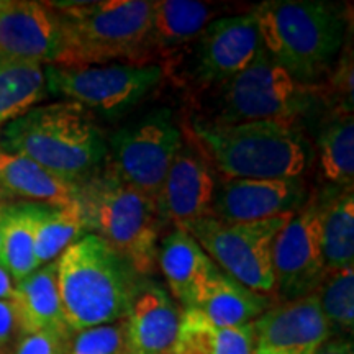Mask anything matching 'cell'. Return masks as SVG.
<instances>
[{
	"label": "cell",
	"instance_id": "6da1fadb",
	"mask_svg": "<svg viewBox=\"0 0 354 354\" xmlns=\"http://www.w3.org/2000/svg\"><path fill=\"white\" fill-rule=\"evenodd\" d=\"M135 269L97 234L87 233L56 259L57 289L71 331L120 322L138 284Z\"/></svg>",
	"mask_w": 354,
	"mask_h": 354
},
{
	"label": "cell",
	"instance_id": "7a4b0ae2",
	"mask_svg": "<svg viewBox=\"0 0 354 354\" xmlns=\"http://www.w3.org/2000/svg\"><path fill=\"white\" fill-rule=\"evenodd\" d=\"M0 148L32 159L66 183L81 185L107 154L86 109L74 102L38 105L0 130Z\"/></svg>",
	"mask_w": 354,
	"mask_h": 354
},
{
	"label": "cell",
	"instance_id": "3957f363",
	"mask_svg": "<svg viewBox=\"0 0 354 354\" xmlns=\"http://www.w3.org/2000/svg\"><path fill=\"white\" fill-rule=\"evenodd\" d=\"M194 136L227 179H300L310 145L295 123L196 122Z\"/></svg>",
	"mask_w": 354,
	"mask_h": 354
},
{
	"label": "cell",
	"instance_id": "277c9868",
	"mask_svg": "<svg viewBox=\"0 0 354 354\" xmlns=\"http://www.w3.org/2000/svg\"><path fill=\"white\" fill-rule=\"evenodd\" d=\"M261 44L300 84L322 77L343 44L344 19L322 0H269L251 12Z\"/></svg>",
	"mask_w": 354,
	"mask_h": 354
},
{
	"label": "cell",
	"instance_id": "5b68a950",
	"mask_svg": "<svg viewBox=\"0 0 354 354\" xmlns=\"http://www.w3.org/2000/svg\"><path fill=\"white\" fill-rule=\"evenodd\" d=\"M79 203L87 233L109 243L136 274L153 271L165 221L156 201L125 183L109 165L79 185Z\"/></svg>",
	"mask_w": 354,
	"mask_h": 354
},
{
	"label": "cell",
	"instance_id": "8992f818",
	"mask_svg": "<svg viewBox=\"0 0 354 354\" xmlns=\"http://www.w3.org/2000/svg\"><path fill=\"white\" fill-rule=\"evenodd\" d=\"M149 0L53 2L64 21L66 43L56 66L91 68L113 59H143L151 21Z\"/></svg>",
	"mask_w": 354,
	"mask_h": 354
},
{
	"label": "cell",
	"instance_id": "52a82bcc",
	"mask_svg": "<svg viewBox=\"0 0 354 354\" xmlns=\"http://www.w3.org/2000/svg\"><path fill=\"white\" fill-rule=\"evenodd\" d=\"M292 215L246 223H227L207 216L176 228L189 233L225 274L248 289L269 295L276 289L272 245Z\"/></svg>",
	"mask_w": 354,
	"mask_h": 354
},
{
	"label": "cell",
	"instance_id": "ba28073f",
	"mask_svg": "<svg viewBox=\"0 0 354 354\" xmlns=\"http://www.w3.org/2000/svg\"><path fill=\"white\" fill-rule=\"evenodd\" d=\"M312 105L305 84L290 76L261 46L253 63L223 84L220 123H297Z\"/></svg>",
	"mask_w": 354,
	"mask_h": 354
},
{
	"label": "cell",
	"instance_id": "9c48e42d",
	"mask_svg": "<svg viewBox=\"0 0 354 354\" xmlns=\"http://www.w3.org/2000/svg\"><path fill=\"white\" fill-rule=\"evenodd\" d=\"M156 64H112L91 68L44 66L50 94L61 95L84 109L112 113L135 105L161 81Z\"/></svg>",
	"mask_w": 354,
	"mask_h": 354
},
{
	"label": "cell",
	"instance_id": "30bf717a",
	"mask_svg": "<svg viewBox=\"0 0 354 354\" xmlns=\"http://www.w3.org/2000/svg\"><path fill=\"white\" fill-rule=\"evenodd\" d=\"M183 133L166 110L122 128L110 138L109 162L125 183L156 201L167 171L183 148Z\"/></svg>",
	"mask_w": 354,
	"mask_h": 354
},
{
	"label": "cell",
	"instance_id": "8fae6325",
	"mask_svg": "<svg viewBox=\"0 0 354 354\" xmlns=\"http://www.w3.org/2000/svg\"><path fill=\"white\" fill-rule=\"evenodd\" d=\"M320 203H305L295 212L272 245L276 289L286 300L313 294L326 271L322 243Z\"/></svg>",
	"mask_w": 354,
	"mask_h": 354
},
{
	"label": "cell",
	"instance_id": "7c38bea8",
	"mask_svg": "<svg viewBox=\"0 0 354 354\" xmlns=\"http://www.w3.org/2000/svg\"><path fill=\"white\" fill-rule=\"evenodd\" d=\"M64 43L63 17L53 2L10 0L0 17V63L56 66Z\"/></svg>",
	"mask_w": 354,
	"mask_h": 354
},
{
	"label": "cell",
	"instance_id": "4fadbf2b",
	"mask_svg": "<svg viewBox=\"0 0 354 354\" xmlns=\"http://www.w3.org/2000/svg\"><path fill=\"white\" fill-rule=\"evenodd\" d=\"M254 354H315L331 338L315 294L271 305L253 322Z\"/></svg>",
	"mask_w": 354,
	"mask_h": 354
},
{
	"label": "cell",
	"instance_id": "5bb4252c",
	"mask_svg": "<svg viewBox=\"0 0 354 354\" xmlns=\"http://www.w3.org/2000/svg\"><path fill=\"white\" fill-rule=\"evenodd\" d=\"M300 179H225L215 194L212 216L227 223H246L295 214L304 207Z\"/></svg>",
	"mask_w": 354,
	"mask_h": 354
},
{
	"label": "cell",
	"instance_id": "9a60e30c",
	"mask_svg": "<svg viewBox=\"0 0 354 354\" xmlns=\"http://www.w3.org/2000/svg\"><path fill=\"white\" fill-rule=\"evenodd\" d=\"M261 46L253 13L214 20L198 37L197 74L207 82H228L253 63Z\"/></svg>",
	"mask_w": 354,
	"mask_h": 354
},
{
	"label": "cell",
	"instance_id": "2e32d148",
	"mask_svg": "<svg viewBox=\"0 0 354 354\" xmlns=\"http://www.w3.org/2000/svg\"><path fill=\"white\" fill-rule=\"evenodd\" d=\"M218 180L203 158L183 145L172 161L158 197L162 220L176 227L212 216Z\"/></svg>",
	"mask_w": 354,
	"mask_h": 354
},
{
	"label": "cell",
	"instance_id": "e0dca14e",
	"mask_svg": "<svg viewBox=\"0 0 354 354\" xmlns=\"http://www.w3.org/2000/svg\"><path fill=\"white\" fill-rule=\"evenodd\" d=\"M180 315L174 300L161 287L146 286L136 290L123 318V354H171Z\"/></svg>",
	"mask_w": 354,
	"mask_h": 354
},
{
	"label": "cell",
	"instance_id": "ac0fdd59",
	"mask_svg": "<svg viewBox=\"0 0 354 354\" xmlns=\"http://www.w3.org/2000/svg\"><path fill=\"white\" fill-rule=\"evenodd\" d=\"M0 201L71 205L79 201V185L59 179L32 159L0 148Z\"/></svg>",
	"mask_w": 354,
	"mask_h": 354
},
{
	"label": "cell",
	"instance_id": "d6986e66",
	"mask_svg": "<svg viewBox=\"0 0 354 354\" xmlns=\"http://www.w3.org/2000/svg\"><path fill=\"white\" fill-rule=\"evenodd\" d=\"M158 261L172 297L179 300L184 308L194 307L203 286L216 269L201 245L180 228H174L162 240Z\"/></svg>",
	"mask_w": 354,
	"mask_h": 354
},
{
	"label": "cell",
	"instance_id": "ffe728a7",
	"mask_svg": "<svg viewBox=\"0 0 354 354\" xmlns=\"http://www.w3.org/2000/svg\"><path fill=\"white\" fill-rule=\"evenodd\" d=\"M12 302L17 308L24 335L50 330L69 336L71 330L66 325L57 289L56 261L43 264L30 276L17 282Z\"/></svg>",
	"mask_w": 354,
	"mask_h": 354
},
{
	"label": "cell",
	"instance_id": "44dd1931",
	"mask_svg": "<svg viewBox=\"0 0 354 354\" xmlns=\"http://www.w3.org/2000/svg\"><path fill=\"white\" fill-rule=\"evenodd\" d=\"M271 307L268 295L248 289L216 268L194 304L207 320L221 328L251 325Z\"/></svg>",
	"mask_w": 354,
	"mask_h": 354
},
{
	"label": "cell",
	"instance_id": "7402d4cb",
	"mask_svg": "<svg viewBox=\"0 0 354 354\" xmlns=\"http://www.w3.org/2000/svg\"><path fill=\"white\" fill-rule=\"evenodd\" d=\"M216 8L196 0H159L153 3L151 21L146 35L143 57L151 51L177 50L198 38L214 21Z\"/></svg>",
	"mask_w": 354,
	"mask_h": 354
},
{
	"label": "cell",
	"instance_id": "603a6c76",
	"mask_svg": "<svg viewBox=\"0 0 354 354\" xmlns=\"http://www.w3.org/2000/svg\"><path fill=\"white\" fill-rule=\"evenodd\" d=\"M171 354H254L253 323L221 328L198 310L185 308Z\"/></svg>",
	"mask_w": 354,
	"mask_h": 354
},
{
	"label": "cell",
	"instance_id": "cb8c5ba5",
	"mask_svg": "<svg viewBox=\"0 0 354 354\" xmlns=\"http://www.w3.org/2000/svg\"><path fill=\"white\" fill-rule=\"evenodd\" d=\"M38 207V203L7 202L0 234V263L6 266L15 284L41 268L35 251Z\"/></svg>",
	"mask_w": 354,
	"mask_h": 354
},
{
	"label": "cell",
	"instance_id": "d4e9b609",
	"mask_svg": "<svg viewBox=\"0 0 354 354\" xmlns=\"http://www.w3.org/2000/svg\"><path fill=\"white\" fill-rule=\"evenodd\" d=\"M317 165L326 183L353 189L354 183V122L344 112L322 128L317 138Z\"/></svg>",
	"mask_w": 354,
	"mask_h": 354
},
{
	"label": "cell",
	"instance_id": "484cf974",
	"mask_svg": "<svg viewBox=\"0 0 354 354\" xmlns=\"http://www.w3.org/2000/svg\"><path fill=\"white\" fill-rule=\"evenodd\" d=\"M84 234L87 228L79 201L63 207L39 205L35 225V251L39 266L56 261Z\"/></svg>",
	"mask_w": 354,
	"mask_h": 354
},
{
	"label": "cell",
	"instance_id": "4316f807",
	"mask_svg": "<svg viewBox=\"0 0 354 354\" xmlns=\"http://www.w3.org/2000/svg\"><path fill=\"white\" fill-rule=\"evenodd\" d=\"M46 95L43 66L0 63V130L38 107Z\"/></svg>",
	"mask_w": 354,
	"mask_h": 354
},
{
	"label": "cell",
	"instance_id": "83f0119b",
	"mask_svg": "<svg viewBox=\"0 0 354 354\" xmlns=\"http://www.w3.org/2000/svg\"><path fill=\"white\" fill-rule=\"evenodd\" d=\"M322 243L326 269L349 268L354 263V194L344 190L323 205Z\"/></svg>",
	"mask_w": 354,
	"mask_h": 354
},
{
	"label": "cell",
	"instance_id": "f1b7e54d",
	"mask_svg": "<svg viewBox=\"0 0 354 354\" xmlns=\"http://www.w3.org/2000/svg\"><path fill=\"white\" fill-rule=\"evenodd\" d=\"M313 294L333 333L353 335L354 328V266L326 269Z\"/></svg>",
	"mask_w": 354,
	"mask_h": 354
},
{
	"label": "cell",
	"instance_id": "f546056e",
	"mask_svg": "<svg viewBox=\"0 0 354 354\" xmlns=\"http://www.w3.org/2000/svg\"><path fill=\"white\" fill-rule=\"evenodd\" d=\"M125 325L123 320L109 325L92 326L76 335L68 354H123Z\"/></svg>",
	"mask_w": 354,
	"mask_h": 354
},
{
	"label": "cell",
	"instance_id": "4dcf8cb0",
	"mask_svg": "<svg viewBox=\"0 0 354 354\" xmlns=\"http://www.w3.org/2000/svg\"><path fill=\"white\" fill-rule=\"evenodd\" d=\"M68 348V335L46 330L25 335L13 354H61Z\"/></svg>",
	"mask_w": 354,
	"mask_h": 354
},
{
	"label": "cell",
	"instance_id": "1f68e13d",
	"mask_svg": "<svg viewBox=\"0 0 354 354\" xmlns=\"http://www.w3.org/2000/svg\"><path fill=\"white\" fill-rule=\"evenodd\" d=\"M20 323L12 300H0V346H8L19 333Z\"/></svg>",
	"mask_w": 354,
	"mask_h": 354
},
{
	"label": "cell",
	"instance_id": "d6a6232c",
	"mask_svg": "<svg viewBox=\"0 0 354 354\" xmlns=\"http://www.w3.org/2000/svg\"><path fill=\"white\" fill-rule=\"evenodd\" d=\"M315 354H354L351 338H330L317 349Z\"/></svg>",
	"mask_w": 354,
	"mask_h": 354
},
{
	"label": "cell",
	"instance_id": "836d02e7",
	"mask_svg": "<svg viewBox=\"0 0 354 354\" xmlns=\"http://www.w3.org/2000/svg\"><path fill=\"white\" fill-rule=\"evenodd\" d=\"M13 292H15V281L6 266L0 263V300H12Z\"/></svg>",
	"mask_w": 354,
	"mask_h": 354
},
{
	"label": "cell",
	"instance_id": "e575fe53",
	"mask_svg": "<svg viewBox=\"0 0 354 354\" xmlns=\"http://www.w3.org/2000/svg\"><path fill=\"white\" fill-rule=\"evenodd\" d=\"M7 202L0 201V234H2V223H3V214H6Z\"/></svg>",
	"mask_w": 354,
	"mask_h": 354
},
{
	"label": "cell",
	"instance_id": "d590c367",
	"mask_svg": "<svg viewBox=\"0 0 354 354\" xmlns=\"http://www.w3.org/2000/svg\"><path fill=\"white\" fill-rule=\"evenodd\" d=\"M8 6H10V0H0V17H2L3 13H6Z\"/></svg>",
	"mask_w": 354,
	"mask_h": 354
},
{
	"label": "cell",
	"instance_id": "8d00e7d4",
	"mask_svg": "<svg viewBox=\"0 0 354 354\" xmlns=\"http://www.w3.org/2000/svg\"><path fill=\"white\" fill-rule=\"evenodd\" d=\"M0 354H7V348L6 346H0Z\"/></svg>",
	"mask_w": 354,
	"mask_h": 354
},
{
	"label": "cell",
	"instance_id": "74e56055",
	"mask_svg": "<svg viewBox=\"0 0 354 354\" xmlns=\"http://www.w3.org/2000/svg\"><path fill=\"white\" fill-rule=\"evenodd\" d=\"M69 349V348H68ZM68 349H66V351L64 353H61V354H68Z\"/></svg>",
	"mask_w": 354,
	"mask_h": 354
}]
</instances>
